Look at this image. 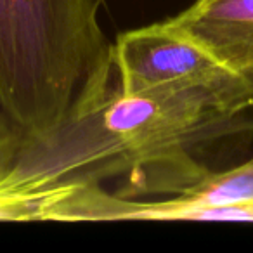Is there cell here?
Listing matches in <instances>:
<instances>
[{
    "mask_svg": "<svg viewBox=\"0 0 253 253\" xmlns=\"http://www.w3.org/2000/svg\"><path fill=\"white\" fill-rule=\"evenodd\" d=\"M253 104L207 88H149L125 94L116 80L95 85L73 106L52 139L21 144L0 182L42 201L63 186L99 184L126 175L122 196H173L207 167L210 146L253 132Z\"/></svg>",
    "mask_w": 253,
    "mask_h": 253,
    "instance_id": "1",
    "label": "cell"
},
{
    "mask_svg": "<svg viewBox=\"0 0 253 253\" xmlns=\"http://www.w3.org/2000/svg\"><path fill=\"white\" fill-rule=\"evenodd\" d=\"M99 0H0V108L23 137L42 144L82 94L113 78V43Z\"/></svg>",
    "mask_w": 253,
    "mask_h": 253,
    "instance_id": "2",
    "label": "cell"
},
{
    "mask_svg": "<svg viewBox=\"0 0 253 253\" xmlns=\"http://www.w3.org/2000/svg\"><path fill=\"white\" fill-rule=\"evenodd\" d=\"M116 85L125 94L149 88H207L253 104V77L231 70L167 21L128 30L113 43Z\"/></svg>",
    "mask_w": 253,
    "mask_h": 253,
    "instance_id": "3",
    "label": "cell"
},
{
    "mask_svg": "<svg viewBox=\"0 0 253 253\" xmlns=\"http://www.w3.org/2000/svg\"><path fill=\"white\" fill-rule=\"evenodd\" d=\"M167 23L227 68L253 77V0H196Z\"/></svg>",
    "mask_w": 253,
    "mask_h": 253,
    "instance_id": "4",
    "label": "cell"
},
{
    "mask_svg": "<svg viewBox=\"0 0 253 253\" xmlns=\"http://www.w3.org/2000/svg\"><path fill=\"white\" fill-rule=\"evenodd\" d=\"M21 144L23 137L19 130L0 108V175H4L14 165Z\"/></svg>",
    "mask_w": 253,
    "mask_h": 253,
    "instance_id": "5",
    "label": "cell"
}]
</instances>
